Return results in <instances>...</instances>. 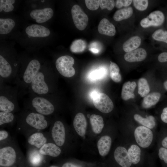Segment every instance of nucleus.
Masks as SVG:
<instances>
[{"instance_id": "48", "label": "nucleus", "mask_w": 167, "mask_h": 167, "mask_svg": "<svg viewBox=\"0 0 167 167\" xmlns=\"http://www.w3.org/2000/svg\"><path fill=\"white\" fill-rule=\"evenodd\" d=\"M161 144L162 147L167 148V136L163 139L161 142Z\"/></svg>"}, {"instance_id": "11", "label": "nucleus", "mask_w": 167, "mask_h": 167, "mask_svg": "<svg viewBox=\"0 0 167 167\" xmlns=\"http://www.w3.org/2000/svg\"><path fill=\"white\" fill-rule=\"evenodd\" d=\"M134 137L138 144L145 148L151 144L153 139V134L150 129L143 126L136 127L134 131Z\"/></svg>"}, {"instance_id": "17", "label": "nucleus", "mask_w": 167, "mask_h": 167, "mask_svg": "<svg viewBox=\"0 0 167 167\" xmlns=\"http://www.w3.org/2000/svg\"><path fill=\"white\" fill-rule=\"evenodd\" d=\"M73 128L77 134L81 137L86 134L87 122L84 115L81 113H78L73 121Z\"/></svg>"}, {"instance_id": "25", "label": "nucleus", "mask_w": 167, "mask_h": 167, "mask_svg": "<svg viewBox=\"0 0 167 167\" xmlns=\"http://www.w3.org/2000/svg\"><path fill=\"white\" fill-rule=\"evenodd\" d=\"M136 86V83L133 81L131 83L128 81L123 85L121 92L122 98L124 100L134 98L135 95L134 92Z\"/></svg>"}, {"instance_id": "24", "label": "nucleus", "mask_w": 167, "mask_h": 167, "mask_svg": "<svg viewBox=\"0 0 167 167\" xmlns=\"http://www.w3.org/2000/svg\"><path fill=\"white\" fill-rule=\"evenodd\" d=\"M89 119L93 132L97 134H100L104 127V122L102 117L100 115L93 114L90 116Z\"/></svg>"}, {"instance_id": "2", "label": "nucleus", "mask_w": 167, "mask_h": 167, "mask_svg": "<svg viewBox=\"0 0 167 167\" xmlns=\"http://www.w3.org/2000/svg\"><path fill=\"white\" fill-rule=\"evenodd\" d=\"M0 167H29L16 138L0 144Z\"/></svg>"}, {"instance_id": "47", "label": "nucleus", "mask_w": 167, "mask_h": 167, "mask_svg": "<svg viewBox=\"0 0 167 167\" xmlns=\"http://www.w3.org/2000/svg\"><path fill=\"white\" fill-rule=\"evenodd\" d=\"M110 76L112 79L115 82H119L121 80V75L119 73L110 75Z\"/></svg>"}, {"instance_id": "20", "label": "nucleus", "mask_w": 167, "mask_h": 167, "mask_svg": "<svg viewBox=\"0 0 167 167\" xmlns=\"http://www.w3.org/2000/svg\"><path fill=\"white\" fill-rule=\"evenodd\" d=\"M111 137L108 135L101 136L97 142V147L100 155L102 156H106L109 153L112 144Z\"/></svg>"}, {"instance_id": "46", "label": "nucleus", "mask_w": 167, "mask_h": 167, "mask_svg": "<svg viewBox=\"0 0 167 167\" xmlns=\"http://www.w3.org/2000/svg\"><path fill=\"white\" fill-rule=\"evenodd\" d=\"M161 120L165 123H167V107L165 108L162 110L161 115Z\"/></svg>"}, {"instance_id": "31", "label": "nucleus", "mask_w": 167, "mask_h": 167, "mask_svg": "<svg viewBox=\"0 0 167 167\" xmlns=\"http://www.w3.org/2000/svg\"><path fill=\"white\" fill-rule=\"evenodd\" d=\"M133 13L132 8L129 7L117 11L114 13L113 18L117 21H120L130 17Z\"/></svg>"}, {"instance_id": "16", "label": "nucleus", "mask_w": 167, "mask_h": 167, "mask_svg": "<svg viewBox=\"0 0 167 167\" xmlns=\"http://www.w3.org/2000/svg\"><path fill=\"white\" fill-rule=\"evenodd\" d=\"M39 152L51 160L60 156L63 152L61 148L53 142L44 144L39 149Z\"/></svg>"}, {"instance_id": "28", "label": "nucleus", "mask_w": 167, "mask_h": 167, "mask_svg": "<svg viewBox=\"0 0 167 167\" xmlns=\"http://www.w3.org/2000/svg\"><path fill=\"white\" fill-rule=\"evenodd\" d=\"M15 21L10 18L0 19V33L6 34L10 33L15 26Z\"/></svg>"}, {"instance_id": "8", "label": "nucleus", "mask_w": 167, "mask_h": 167, "mask_svg": "<svg viewBox=\"0 0 167 167\" xmlns=\"http://www.w3.org/2000/svg\"><path fill=\"white\" fill-rule=\"evenodd\" d=\"M74 58L69 55L62 56L58 58L55 62L56 67L58 72L63 76L69 78L73 77L75 71L73 66Z\"/></svg>"}, {"instance_id": "44", "label": "nucleus", "mask_w": 167, "mask_h": 167, "mask_svg": "<svg viewBox=\"0 0 167 167\" xmlns=\"http://www.w3.org/2000/svg\"><path fill=\"white\" fill-rule=\"evenodd\" d=\"M60 167H82L68 161H66L61 163Z\"/></svg>"}, {"instance_id": "6", "label": "nucleus", "mask_w": 167, "mask_h": 167, "mask_svg": "<svg viewBox=\"0 0 167 167\" xmlns=\"http://www.w3.org/2000/svg\"><path fill=\"white\" fill-rule=\"evenodd\" d=\"M41 68V64L36 59H33L28 62L24 70L18 74L14 84L19 88V95H23L28 91L33 79Z\"/></svg>"}, {"instance_id": "21", "label": "nucleus", "mask_w": 167, "mask_h": 167, "mask_svg": "<svg viewBox=\"0 0 167 167\" xmlns=\"http://www.w3.org/2000/svg\"><path fill=\"white\" fill-rule=\"evenodd\" d=\"M147 55L146 51L144 49L139 48L126 53L124 58L129 62H140L146 58Z\"/></svg>"}, {"instance_id": "19", "label": "nucleus", "mask_w": 167, "mask_h": 167, "mask_svg": "<svg viewBox=\"0 0 167 167\" xmlns=\"http://www.w3.org/2000/svg\"><path fill=\"white\" fill-rule=\"evenodd\" d=\"M26 33L28 36L33 37H45L50 34L49 29L45 27L36 24L28 26L26 29Z\"/></svg>"}, {"instance_id": "39", "label": "nucleus", "mask_w": 167, "mask_h": 167, "mask_svg": "<svg viewBox=\"0 0 167 167\" xmlns=\"http://www.w3.org/2000/svg\"><path fill=\"white\" fill-rule=\"evenodd\" d=\"M85 2L87 8L91 10H96L100 6V0H86Z\"/></svg>"}, {"instance_id": "35", "label": "nucleus", "mask_w": 167, "mask_h": 167, "mask_svg": "<svg viewBox=\"0 0 167 167\" xmlns=\"http://www.w3.org/2000/svg\"><path fill=\"white\" fill-rule=\"evenodd\" d=\"M105 74V69L101 68L92 72L89 74V77L91 79L94 80L100 79L103 78Z\"/></svg>"}, {"instance_id": "34", "label": "nucleus", "mask_w": 167, "mask_h": 167, "mask_svg": "<svg viewBox=\"0 0 167 167\" xmlns=\"http://www.w3.org/2000/svg\"><path fill=\"white\" fill-rule=\"evenodd\" d=\"M152 38L156 41L167 43V31L159 29L156 31L152 34Z\"/></svg>"}, {"instance_id": "22", "label": "nucleus", "mask_w": 167, "mask_h": 167, "mask_svg": "<svg viewBox=\"0 0 167 167\" xmlns=\"http://www.w3.org/2000/svg\"><path fill=\"white\" fill-rule=\"evenodd\" d=\"M17 115L11 112L0 111V129L8 126L11 127L17 121Z\"/></svg>"}, {"instance_id": "32", "label": "nucleus", "mask_w": 167, "mask_h": 167, "mask_svg": "<svg viewBox=\"0 0 167 167\" xmlns=\"http://www.w3.org/2000/svg\"><path fill=\"white\" fill-rule=\"evenodd\" d=\"M86 47V42L82 39H79L73 41L70 47L71 51L74 53H80L83 52Z\"/></svg>"}, {"instance_id": "4", "label": "nucleus", "mask_w": 167, "mask_h": 167, "mask_svg": "<svg viewBox=\"0 0 167 167\" xmlns=\"http://www.w3.org/2000/svg\"><path fill=\"white\" fill-rule=\"evenodd\" d=\"M18 86H12L0 81V111L15 113L20 109L18 101Z\"/></svg>"}, {"instance_id": "30", "label": "nucleus", "mask_w": 167, "mask_h": 167, "mask_svg": "<svg viewBox=\"0 0 167 167\" xmlns=\"http://www.w3.org/2000/svg\"><path fill=\"white\" fill-rule=\"evenodd\" d=\"M132 164H138L140 160L141 150L140 148L135 144H132L127 150Z\"/></svg>"}, {"instance_id": "33", "label": "nucleus", "mask_w": 167, "mask_h": 167, "mask_svg": "<svg viewBox=\"0 0 167 167\" xmlns=\"http://www.w3.org/2000/svg\"><path fill=\"white\" fill-rule=\"evenodd\" d=\"M138 92L142 97H145L149 93L150 90L147 80L144 78L140 79L138 82Z\"/></svg>"}, {"instance_id": "18", "label": "nucleus", "mask_w": 167, "mask_h": 167, "mask_svg": "<svg viewBox=\"0 0 167 167\" xmlns=\"http://www.w3.org/2000/svg\"><path fill=\"white\" fill-rule=\"evenodd\" d=\"M54 12L50 8L42 9H35L30 13V15L32 19H35L38 23H41L47 21L53 16Z\"/></svg>"}, {"instance_id": "54", "label": "nucleus", "mask_w": 167, "mask_h": 167, "mask_svg": "<svg viewBox=\"0 0 167 167\" xmlns=\"http://www.w3.org/2000/svg\"><path fill=\"white\" fill-rule=\"evenodd\" d=\"M41 2H44V0H41Z\"/></svg>"}, {"instance_id": "52", "label": "nucleus", "mask_w": 167, "mask_h": 167, "mask_svg": "<svg viewBox=\"0 0 167 167\" xmlns=\"http://www.w3.org/2000/svg\"><path fill=\"white\" fill-rule=\"evenodd\" d=\"M3 10V4L1 0H0V12L2 11Z\"/></svg>"}, {"instance_id": "45", "label": "nucleus", "mask_w": 167, "mask_h": 167, "mask_svg": "<svg viewBox=\"0 0 167 167\" xmlns=\"http://www.w3.org/2000/svg\"><path fill=\"white\" fill-rule=\"evenodd\" d=\"M159 62H167V52H163L160 54L158 56Z\"/></svg>"}, {"instance_id": "38", "label": "nucleus", "mask_w": 167, "mask_h": 167, "mask_svg": "<svg viewBox=\"0 0 167 167\" xmlns=\"http://www.w3.org/2000/svg\"><path fill=\"white\" fill-rule=\"evenodd\" d=\"M115 5V2L113 0H100V6L101 9H107L109 11L112 10Z\"/></svg>"}, {"instance_id": "13", "label": "nucleus", "mask_w": 167, "mask_h": 167, "mask_svg": "<svg viewBox=\"0 0 167 167\" xmlns=\"http://www.w3.org/2000/svg\"><path fill=\"white\" fill-rule=\"evenodd\" d=\"M72 19L76 28L82 31L86 27L88 19L87 15L78 5H74L71 10Z\"/></svg>"}, {"instance_id": "3", "label": "nucleus", "mask_w": 167, "mask_h": 167, "mask_svg": "<svg viewBox=\"0 0 167 167\" xmlns=\"http://www.w3.org/2000/svg\"><path fill=\"white\" fill-rule=\"evenodd\" d=\"M29 94L28 97L24 102V109L48 117H51L54 114L56 107L52 100V94L45 95Z\"/></svg>"}, {"instance_id": "15", "label": "nucleus", "mask_w": 167, "mask_h": 167, "mask_svg": "<svg viewBox=\"0 0 167 167\" xmlns=\"http://www.w3.org/2000/svg\"><path fill=\"white\" fill-rule=\"evenodd\" d=\"M114 157L116 162L122 167H130L132 162L128 151L124 147H118L114 152Z\"/></svg>"}, {"instance_id": "26", "label": "nucleus", "mask_w": 167, "mask_h": 167, "mask_svg": "<svg viewBox=\"0 0 167 167\" xmlns=\"http://www.w3.org/2000/svg\"><path fill=\"white\" fill-rule=\"evenodd\" d=\"M141 43V39L137 36H133L125 41L123 45V50L128 53L137 48Z\"/></svg>"}, {"instance_id": "40", "label": "nucleus", "mask_w": 167, "mask_h": 167, "mask_svg": "<svg viewBox=\"0 0 167 167\" xmlns=\"http://www.w3.org/2000/svg\"><path fill=\"white\" fill-rule=\"evenodd\" d=\"M3 4V10L5 12H9L12 11L14 7L12 4H14V0H1Z\"/></svg>"}, {"instance_id": "51", "label": "nucleus", "mask_w": 167, "mask_h": 167, "mask_svg": "<svg viewBox=\"0 0 167 167\" xmlns=\"http://www.w3.org/2000/svg\"><path fill=\"white\" fill-rule=\"evenodd\" d=\"M42 167H60L58 166L54 165H50L49 163L45 165L42 166Z\"/></svg>"}, {"instance_id": "50", "label": "nucleus", "mask_w": 167, "mask_h": 167, "mask_svg": "<svg viewBox=\"0 0 167 167\" xmlns=\"http://www.w3.org/2000/svg\"><path fill=\"white\" fill-rule=\"evenodd\" d=\"M89 50L90 51L94 54H97L99 52V50L98 49L95 48H90Z\"/></svg>"}, {"instance_id": "43", "label": "nucleus", "mask_w": 167, "mask_h": 167, "mask_svg": "<svg viewBox=\"0 0 167 167\" xmlns=\"http://www.w3.org/2000/svg\"><path fill=\"white\" fill-rule=\"evenodd\" d=\"M119 68L115 63L110 62L109 66L110 75L119 74Z\"/></svg>"}, {"instance_id": "29", "label": "nucleus", "mask_w": 167, "mask_h": 167, "mask_svg": "<svg viewBox=\"0 0 167 167\" xmlns=\"http://www.w3.org/2000/svg\"><path fill=\"white\" fill-rule=\"evenodd\" d=\"M134 118L136 121L143 126L150 129H152L155 126V118L152 116H150L147 118H144L139 114H135L134 115Z\"/></svg>"}, {"instance_id": "10", "label": "nucleus", "mask_w": 167, "mask_h": 167, "mask_svg": "<svg viewBox=\"0 0 167 167\" xmlns=\"http://www.w3.org/2000/svg\"><path fill=\"white\" fill-rule=\"evenodd\" d=\"M26 146L39 149L44 144L53 142L49 132L38 131L30 134L26 138Z\"/></svg>"}, {"instance_id": "41", "label": "nucleus", "mask_w": 167, "mask_h": 167, "mask_svg": "<svg viewBox=\"0 0 167 167\" xmlns=\"http://www.w3.org/2000/svg\"><path fill=\"white\" fill-rule=\"evenodd\" d=\"M158 155L159 158L167 164V148L161 147L158 150Z\"/></svg>"}, {"instance_id": "37", "label": "nucleus", "mask_w": 167, "mask_h": 167, "mask_svg": "<svg viewBox=\"0 0 167 167\" xmlns=\"http://www.w3.org/2000/svg\"><path fill=\"white\" fill-rule=\"evenodd\" d=\"M12 138L8 131L3 129H0V144L10 141Z\"/></svg>"}, {"instance_id": "53", "label": "nucleus", "mask_w": 167, "mask_h": 167, "mask_svg": "<svg viewBox=\"0 0 167 167\" xmlns=\"http://www.w3.org/2000/svg\"><path fill=\"white\" fill-rule=\"evenodd\" d=\"M164 86L165 89L167 90V80L165 81L164 82Z\"/></svg>"}, {"instance_id": "27", "label": "nucleus", "mask_w": 167, "mask_h": 167, "mask_svg": "<svg viewBox=\"0 0 167 167\" xmlns=\"http://www.w3.org/2000/svg\"><path fill=\"white\" fill-rule=\"evenodd\" d=\"M161 97V94L158 92H153L148 94L143 99V107L148 108L155 105L159 101Z\"/></svg>"}, {"instance_id": "14", "label": "nucleus", "mask_w": 167, "mask_h": 167, "mask_svg": "<svg viewBox=\"0 0 167 167\" xmlns=\"http://www.w3.org/2000/svg\"><path fill=\"white\" fill-rule=\"evenodd\" d=\"M165 16L163 13L159 11H156L150 13L146 18L140 21V25L143 28L150 26H158L164 22Z\"/></svg>"}, {"instance_id": "42", "label": "nucleus", "mask_w": 167, "mask_h": 167, "mask_svg": "<svg viewBox=\"0 0 167 167\" xmlns=\"http://www.w3.org/2000/svg\"><path fill=\"white\" fill-rule=\"evenodd\" d=\"M132 1L131 0H117L116 2L115 6L118 8H121L123 6H127L131 4Z\"/></svg>"}, {"instance_id": "23", "label": "nucleus", "mask_w": 167, "mask_h": 167, "mask_svg": "<svg viewBox=\"0 0 167 167\" xmlns=\"http://www.w3.org/2000/svg\"><path fill=\"white\" fill-rule=\"evenodd\" d=\"M98 30L100 34L109 36H113L116 33L114 26L106 18H103L101 20L98 26Z\"/></svg>"}, {"instance_id": "1", "label": "nucleus", "mask_w": 167, "mask_h": 167, "mask_svg": "<svg viewBox=\"0 0 167 167\" xmlns=\"http://www.w3.org/2000/svg\"><path fill=\"white\" fill-rule=\"evenodd\" d=\"M17 115L16 131L26 138L36 132L43 131L50 126L52 118L24 109Z\"/></svg>"}, {"instance_id": "12", "label": "nucleus", "mask_w": 167, "mask_h": 167, "mask_svg": "<svg viewBox=\"0 0 167 167\" xmlns=\"http://www.w3.org/2000/svg\"><path fill=\"white\" fill-rule=\"evenodd\" d=\"M92 100L95 107L103 113H109L113 109L114 106L112 101L105 93H98Z\"/></svg>"}, {"instance_id": "5", "label": "nucleus", "mask_w": 167, "mask_h": 167, "mask_svg": "<svg viewBox=\"0 0 167 167\" xmlns=\"http://www.w3.org/2000/svg\"><path fill=\"white\" fill-rule=\"evenodd\" d=\"M53 75L49 70H41L33 79L28 92L38 95L51 94L53 90Z\"/></svg>"}, {"instance_id": "36", "label": "nucleus", "mask_w": 167, "mask_h": 167, "mask_svg": "<svg viewBox=\"0 0 167 167\" xmlns=\"http://www.w3.org/2000/svg\"><path fill=\"white\" fill-rule=\"evenodd\" d=\"M133 2L135 7L139 11L146 10L148 6V2L147 0H134Z\"/></svg>"}, {"instance_id": "7", "label": "nucleus", "mask_w": 167, "mask_h": 167, "mask_svg": "<svg viewBox=\"0 0 167 167\" xmlns=\"http://www.w3.org/2000/svg\"><path fill=\"white\" fill-rule=\"evenodd\" d=\"M66 124L60 119L53 118L48 131L53 142L65 152L69 146V129Z\"/></svg>"}, {"instance_id": "9", "label": "nucleus", "mask_w": 167, "mask_h": 167, "mask_svg": "<svg viewBox=\"0 0 167 167\" xmlns=\"http://www.w3.org/2000/svg\"><path fill=\"white\" fill-rule=\"evenodd\" d=\"M26 156L29 167H42L51 160L41 154L39 149L31 147H27Z\"/></svg>"}, {"instance_id": "49", "label": "nucleus", "mask_w": 167, "mask_h": 167, "mask_svg": "<svg viewBox=\"0 0 167 167\" xmlns=\"http://www.w3.org/2000/svg\"><path fill=\"white\" fill-rule=\"evenodd\" d=\"M98 92L96 90H94L91 93H90V97H91V98L93 99L94 98V97L98 93Z\"/></svg>"}]
</instances>
